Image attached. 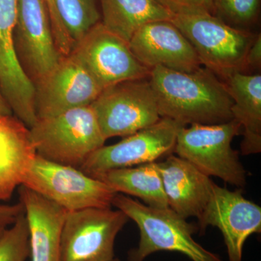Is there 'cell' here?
I'll list each match as a JSON object with an SVG mask.
<instances>
[{
	"mask_svg": "<svg viewBox=\"0 0 261 261\" xmlns=\"http://www.w3.org/2000/svg\"><path fill=\"white\" fill-rule=\"evenodd\" d=\"M13 39L20 64L34 84L63 58L57 48L43 0H17Z\"/></svg>",
	"mask_w": 261,
	"mask_h": 261,
	"instance_id": "7c38bea8",
	"label": "cell"
},
{
	"mask_svg": "<svg viewBox=\"0 0 261 261\" xmlns=\"http://www.w3.org/2000/svg\"><path fill=\"white\" fill-rule=\"evenodd\" d=\"M70 55L103 89L125 81L147 78L150 73L134 56L128 42L110 32L101 22L75 44Z\"/></svg>",
	"mask_w": 261,
	"mask_h": 261,
	"instance_id": "30bf717a",
	"label": "cell"
},
{
	"mask_svg": "<svg viewBox=\"0 0 261 261\" xmlns=\"http://www.w3.org/2000/svg\"><path fill=\"white\" fill-rule=\"evenodd\" d=\"M28 222L32 261H60L62 229L67 211L30 189L18 187Z\"/></svg>",
	"mask_w": 261,
	"mask_h": 261,
	"instance_id": "2e32d148",
	"label": "cell"
},
{
	"mask_svg": "<svg viewBox=\"0 0 261 261\" xmlns=\"http://www.w3.org/2000/svg\"><path fill=\"white\" fill-rule=\"evenodd\" d=\"M162 177L169 208L184 219L200 220L215 183L191 163L177 155L156 162Z\"/></svg>",
	"mask_w": 261,
	"mask_h": 261,
	"instance_id": "9a60e30c",
	"label": "cell"
},
{
	"mask_svg": "<svg viewBox=\"0 0 261 261\" xmlns=\"http://www.w3.org/2000/svg\"><path fill=\"white\" fill-rule=\"evenodd\" d=\"M91 106L106 140L133 135L161 118L149 77L113 84Z\"/></svg>",
	"mask_w": 261,
	"mask_h": 261,
	"instance_id": "52a82bcc",
	"label": "cell"
},
{
	"mask_svg": "<svg viewBox=\"0 0 261 261\" xmlns=\"http://www.w3.org/2000/svg\"><path fill=\"white\" fill-rule=\"evenodd\" d=\"M241 126L233 119L220 124H191L178 130L175 153L199 171L242 188L246 185L247 172L231 147L233 137Z\"/></svg>",
	"mask_w": 261,
	"mask_h": 261,
	"instance_id": "5b68a950",
	"label": "cell"
},
{
	"mask_svg": "<svg viewBox=\"0 0 261 261\" xmlns=\"http://www.w3.org/2000/svg\"><path fill=\"white\" fill-rule=\"evenodd\" d=\"M29 133L38 155L76 168L106 141L91 106L37 120Z\"/></svg>",
	"mask_w": 261,
	"mask_h": 261,
	"instance_id": "277c9868",
	"label": "cell"
},
{
	"mask_svg": "<svg viewBox=\"0 0 261 261\" xmlns=\"http://www.w3.org/2000/svg\"><path fill=\"white\" fill-rule=\"evenodd\" d=\"M224 81V80H223ZM224 82L232 98L233 118L243 129V155L261 151V75L235 72Z\"/></svg>",
	"mask_w": 261,
	"mask_h": 261,
	"instance_id": "ac0fdd59",
	"label": "cell"
},
{
	"mask_svg": "<svg viewBox=\"0 0 261 261\" xmlns=\"http://www.w3.org/2000/svg\"><path fill=\"white\" fill-rule=\"evenodd\" d=\"M149 80L161 118L185 126L233 119L232 98L226 84L205 67L192 72L155 67L150 70Z\"/></svg>",
	"mask_w": 261,
	"mask_h": 261,
	"instance_id": "6da1fadb",
	"label": "cell"
},
{
	"mask_svg": "<svg viewBox=\"0 0 261 261\" xmlns=\"http://www.w3.org/2000/svg\"><path fill=\"white\" fill-rule=\"evenodd\" d=\"M261 66V35L257 34L253 42L247 51L245 58V69H260Z\"/></svg>",
	"mask_w": 261,
	"mask_h": 261,
	"instance_id": "484cf974",
	"label": "cell"
},
{
	"mask_svg": "<svg viewBox=\"0 0 261 261\" xmlns=\"http://www.w3.org/2000/svg\"><path fill=\"white\" fill-rule=\"evenodd\" d=\"M37 120L91 106L103 89L82 63L69 55L34 84Z\"/></svg>",
	"mask_w": 261,
	"mask_h": 261,
	"instance_id": "8fae6325",
	"label": "cell"
},
{
	"mask_svg": "<svg viewBox=\"0 0 261 261\" xmlns=\"http://www.w3.org/2000/svg\"><path fill=\"white\" fill-rule=\"evenodd\" d=\"M111 261H121V260H120L119 258H118V257H115V258L113 259V260H111Z\"/></svg>",
	"mask_w": 261,
	"mask_h": 261,
	"instance_id": "4dcf8cb0",
	"label": "cell"
},
{
	"mask_svg": "<svg viewBox=\"0 0 261 261\" xmlns=\"http://www.w3.org/2000/svg\"><path fill=\"white\" fill-rule=\"evenodd\" d=\"M9 226H10V225H8V224H6V223L3 222V221H0V238L3 236L5 229H6V228Z\"/></svg>",
	"mask_w": 261,
	"mask_h": 261,
	"instance_id": "f546056e",
	"label": "cell"
},
{
	"mask_svg": "<svg viewBox=\"0 0 261 261\" xmlns=\"http://www.w3.org/2000/svg\"><path fill=\"white\" fill-rule=\"evenodd\" d=\"M36 154L28 127L13 115L0 114V202L22 185Z\"/></svg>",
	"mask_w": 261,
	"mask_h": 261,
	"instance_id": "e0dca14e",
	"label": "cell"
},
{
	"mask_svg": "<svg viewBox=\"0 0 261 261\" xmlns=\"http://www.w3.org/2000/svg\"><path fill=\"white\" fill-rule=\"evenodd\" d=\"M22 185L67 211L112 207L117 194L104 181L78 168L51 162L38 154L33 159Z\"/></svg>",
	"mask_w": 261,
	"mask_h": 261,
	"instance_id": "8992f818",
	"label": "cell"
},
{
	"mask_svg": "<svg viewBox=\"0 0 261 261\" xmlns=\"http://www.w3.org/2000/svg\"><path fill=\"white\" fill-rule=\"evenodd\" d=\"M161 4L164 5L165 7L171 10L173 13H175L176 10V5H175L174 0H157Z\"/></svg>",
	"mask_w": 261,
	"mask_h": 261,
	"instance_id": "f1b7e54d",
	"label": "cell"
},
{
	"mask_svg": "<svg viewBox=\"0 0 261 261\" xmlns=\"http://www.w3.org/2000/svg\"><path fill=\"white\" fill-rule=\"evenodd\" d=\"M171 22L191 43L202 66L224 80L245 70V58L257 35L233 28L207 12L178 10Z\"/></svg>",
	"mask_w": 261,
	"mask_h": 261,
	"instance_id": "3957f363",
	"label": "cell"
},
{
	"mask_svg": "<svg viewBox=\"0 0 261 261\" xmlns=\"http://www.w3.org/2000/svg\"><path fill=\"white\" fill-rule=\"evenodd\" d=\"M112 205L135 221L140 229L138 247L128 252V261H144L159 251L179 252L191 261H222L195 241L197 227L171 208L161 209L117 193Z\"/></svg>",
	"mask_w": 261,
	"mask_h": 261,
	"instance_id": "7a4b0ae2",
	"label": "cell"
},
{
	"mask_svg": "<svg viewBox=\"0 0 261 261\" xmlns=\"http://www.w3.org/2000/svg\"><path fill=\"white\" fill-rule=\"evenodd\" d=\"M105 27L127 42L146 24L171 20L173 13L157 0H100Z\"/></svg>",
	"mask_w": 261,
	"mask_h": 261,
	"instance_id": "d6986e66",
	"label": "cell"
},
{
	"mask_svg": "<svg viewBox=\"0 0 261 261\" xmlns=\"http://www.w3.org/2000/svg\"><path fill=\"white\" fill-rule=\"evenodd\" d=\"M23 212V206L20 202L14 205H0V221L8 225L13 224Z\"/></svg>",
	"mask_w": 261,
	"mask_h": 261,
	"instance_id": "4316f807",
	"label": "cell"
},
{
	"mask_svg": "<svg viewBox=\"0 0 261 261\" xmlns=\"http://www.w3.org/2000/svg\"><path fill=\"white\" fill-rule=\"evenodd\" d=\"M128 44L136 58L149 70L163 67L192 72L202 66L191 43L171 20L146 24Z\"/></svg>",
	"mask_w": 261,
	"mask_h": 261,
	"instance_id": "5bb4252c",
	"label": "cell"
},
{
	"mask_svg": "<svg viewBox=\"0 0 261 261\" xmlns=\"http://www.w3.org/2000/svg\"><path fill=\"white\" fill-rule=\"evenodd\" d=\"M117 193L138 197L155 208H169L156 162L111 170L97 176Z\"/></svg>",
	"mask_w": 261,
	"mask_h": 261,
	"instance_id": "ffe728a7",
	"label": "cell"
},
{
	"mask_svg": "<svg viewBox=\"0 0 261 261\" xmlns=\"http://www.w3.org/2000/svg\"><path fill=\"white\" fill-rule=\"evenodd\" d=\"M199 226L219 228L224 237L228 261H243V247L250 235L261 231V207L241 191H231L215 184Z\"/></svg>",
	"mask_w": 261,
	"mask_h": 261,
	"instance_id": "4fadbf2b",
	"label": "cell"
},
{
	"mask_svg": "<svg viewBox=\"0 0 261 261\" xmlns=\"http://www.w3.org/2000/svg\"><path fill=\"white\" fill-rule=\"evenodd\" d=\"M181 126H185L161 118L152 126L127 136L118 143L103 145L89 156L80 169L97 178L111 170L156 162L173 151Z\"/></svg>",
	"mask_w": 261,
	"mask_h": 261,
	"instance_id": "9c48e42d",
	"label": "cell"
},
{
	"mask_svg": "<svg viewBox=\"0 0 261 261\" xmlns=\"http://www.w3.org/2000/svg\"><path fill=\"white\" fill-rule=\"evenodd\" d=\"M176 10L207 12L213 14L214 0H174Z\"/></svg>",
	"mask_w": 261,
	"mask_h": 261,
	"instance_id": "d4e9b609",
	"label": "cell"
},
{
	"mask_svg": "<svg viewBox=\"0 0 261 261\" xmlns=\"http://www.w3.org/2000/svg\"><path fill=\"white\" fill-rule=\"evenodd\" d=\"M260 0H214L213 15L233 28L249 31L257 23Z\"/></svg>",
	"mask_w": 261,
	"mask_h": 261,
	"instance_id": "7402d4cb",
	"label": "cell"
},
{
	"mask_svg": "<svg viewBox=\"0 0 261 261\" xmlns=\"http://www.w3.org/2000/svg\"><path fill=\"white\" fill-rule=\"evenodd\" d=\"M0 238V261H27L30 254L28 222L24 212Z\"/></svg>",
	"mask_w": 261,
	"mask_h": 261,
	"instance_id": "603a6c76",
	"label": "cell"
},
{
	"mask_svg": "<svg viewBox=\"0 0 261 261\" xmlns=\"http://www.w3.org/2000/svg\"><path fill=\"white\" fill-rule=\"evenodd\" d=\"M57 13L74 47L99 22L95 0H53Z\"/></svg>",
	"mask_w": 261,
	"mask_h": 261,
	"instance_id": "44dd1931",
	"label": "cell"
},
{
	"mask_svg": "<svg viewBox=\"0 0 261 261\" xmlns=\"http://www.w3.org/2000/svg\"><path fill=\"white\" fill-rule=\"evenodd\" d=\"M128 219L110 207L67 211L61 241L60 261H111L115 241Z\"/></svg>",
	"mask_w": 261,
	"mask_h": 261,
	"instance_id": "ba28073f",
	"label": "cell"
},
{
	"mask_svg": "<svg viewBox=\"0 0 261 261\" xmlns=\"http://www.w3.org/2000/svg\"><path fill=\"white\" fill-rule=\"evenodd\" d=\"M0 114L13 115L9 106H8V103L5 101L3 94H2L1 89H0Z\"/></svg>",
	"mask_w": 261,
	"mask_h": 261,
	"instance_id": "83f0119b",
	"label": "cell"
},
{
	"mask_svg": "<svg viewBox=\"0 0 261 261\" xmlns=\"http://www.w3.org/2000/svg\"><path fill=\"white\" fill-rule=\"evenodd\" d=\"M49 15L53 37L57 48L63 57L68 56L73 49V44L70 40L66 30L62 23L61 18L57 13L53 0H43Z\"/></svg>",
	"mask_w": 261,
	"mask_h": 261,
	"instance_id": "cb8c5ba5",
	"label": "cell"
}]
</instances>
